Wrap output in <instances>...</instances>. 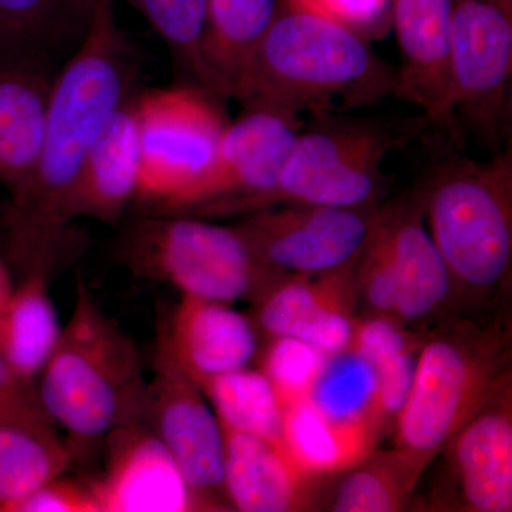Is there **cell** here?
Segmentation results:
<instances>
[{
  "instance_id": "obj_1",
  "label": "cell",
  "mask_w": 512,
  "mask_h": 512,
  "mask_svg": "<svg viewBox=\"0 0 512 512\" xmlns=\"http://www.w3.org/2000/svg\"><path fill=\"white\" fill-rule=\"evenodd\" d=\"M136 62L113 0H97L79 47L55 74L45 141L3 220L6 251L23 274L50 269L67 247L84 161L110 114L131 99Z\"/></svg>"
},
{
  "instance_id": "obj_2",
  "label": "cell",
  "mask_w": 512,
  "mask_h": 512,
  "mask_svg": "<svg viewBox=\"0 0 512 512\" xmlns=\"http://www.w3.org/2000/svg\"><path fill=\"white\" fill-rule=\"evenodd\" d=\"M397 69L369 39L296 0L278 15L231 87L242 109L299 119L343 114L396 96Z\"/></svg>"
},
{
  "instance_id": "obj_3",
  "label": "cell",
  "mask_w": 512,
  "mask_h": 512,
  "mask_svg": "<svg viewBox=\"0 0 512 512\" xmlns=\"http://www.w3.org/2000/svg\"><path fill=\"white\" fill-rule=\"evenodd\" d=\"M147 382L136 343L79 279L72 315L36 383L74 460L120 426L143 419Z\"/></svg>"
},
{
  "instance_id": "obj_4",
  "label": "cell",
  "mask_w": 512,
  "mask_h": 512,
  "mask_svg": "<svg viewBox=\"0 0 512 512\" xmlns=\"http://www.w3.org/2000/svg\"><path fill=\"white\" fill-rule=\"evenodd\" d=\"M420 197L454 293L484 298L505 288L512 264L511 144L485 161H443Z\"/></svg>"
},
{
  "instance_id": "obj_5",
  "label": "cell",
  "mask_w": 512,
  "mask_h": 512,
  "mask_svg": "<svg viewBox=\"0 0 512 512\" xmlns=\"http://www.w3.org/2000/svg\"><path fill=\"white\" fill-rule=\"evenodd\" d=\"M493 333L451 325L417 355L412 389L396 416V448L424 468L511 375L507 348Z\"/></svg>"
},
{
  "instance_id": "obj_6",
  "label": "cell",
  "mask_w": 512,
  "mask_h": 512,
  "mask_svg": "<svg viewBox=\"0 0 512 512\" xmlns=\"http://www.w3.org/2000/svg\"><path fill=\"white\" fill-rule=\"evenodd\" d=\"M120 256L133 274L183 295L231 303L258 301L288 278L269 268L237 227L190 215H151L127 229Z\"/></svg>"
},
{
  "instance_id": "obj_7",
  "label": "cell",
  "mask_w": 512,
  "mask_h": 512,
  "mask_svg": "<svg viewBox=\"0 0 512 512\" xmlns=\"http://www.w3.org/2000/svg\"><path fill=\"white\" fill-rule=\"evenodd\" d=\"M419 128L342 114L313 117L312 126L296 138L274 188L252 201L245 215L281 204L377 207L387 188L384 158L406 146Z\"/></svg>"
},
{
  "instance_id": "obj_8",
  "label": "cell",
  "mask_w": 512,
  "mask_h": 512,
  "mask_svg": "<svg viewBox=\"0 0 512 512\" xmlns=\"http://www.w3.org/2000/svg\"><path fill=\"white\" fill-rule=\"evenodd\" d=\"M221 99L195 84L153 89L133 99L140 181L136 204L156 212L208 170L229 120Z\"/></svg>"
},
{
  "instance_id": "obj_9",
  "label": "cell",
  "mask_w": 512,
  "mask_h": 512,
  "mask_svg": "<svg viewBox=\"0 0 512 512\" xmlns=\"http://www.w3.org/2000/svg\"><path fill=\"white\" fill-rule=\"evenodd\" d=\"M448 73L457 121L491 154L511 144L512 0H453Z\"/></svg>"
},
{
  "instance_id": "obj_10",
  "label": "cell",
  "mask_w": 512,
  "mask_h": 512,
  "mask_svg": "<svg viewBox=\"0 0 512 512\" xmlns=\"http://www.w3.org/2000/svg\"><path fill=\"white\" fill-rule=\"evenodd\" d=\"M301 127V120L278 111L244 109L229 121L200 180L151 215L242 217L252 201L274 188Z\"/></svg>"
},
{
  "instance_id": "obj_11",
  "label": "cell",
  "mask_w": 512,
  "mask_h": 512,
  "mask_svg": "<svg viewBox=\"0 0 512 512\" xmlns=\"http://www.w3.org/2000/svg\"><path fill=\"white\" fill-rule=\"evenodd\" d=\"M379 207L281 204L244 215L235 225L269 268L319 276L352 264L365 247Z\"/></svg>"
},
{
  "instance_id": "obj_12",
  "label": "cell",
  "mask_w": 512,
  "mask_h": 512,
  "mask_svg": "<svg viewBox=\"0 0 512 512\" xmlns=\"http://www.w3.org/2000/svg\"><path fill=\"white\" fill-rule=\"evenodd\" d=\"M143 420L170 451L201 511L229 507L220 420L200 386L160 352L147 382Z\"/></svg>"
},
{
  "instance_id": "obj_13",
  "label": "cell",
  "mask_w": 512,
  "mask_h": 512,
  "mask_svg": "<svg viewBox=\"0 0 512 512\" xmlns=\"http://www.w3.org/2000/svg\"><path fill=\"white\" fill-rule=\"evenodd\" d=\"M104 473L90 481L99 512L201 511L170 451L144 421L104 440Z\"/></svg>"
},
{
  "instance_id": "obj_14",
  "label": "cell",
  "mask_w": 512,
  "mask_h": 512,
  "mask_svg": "<svg viewBox=\"0 0 512 512\" xmlns=\"http://www.w3.org/2000/svg\"><path fill=\"white\" fill-rule=\"evenodd\" d=\"M453 0H392V25L399 43L396 97L423 117L458 136L448 73V36Z\"/></svg>"
},
{
  "instance_id": "obj_15",
  "label": "cell",
  "mask_w": 512,
  "mask_h": 512,
  "mask_svg": "<svg viewBox=\"0 0 512 512\" xmlns=\"http://www.w3.org/2000/svg\"><path fill=\"white\" fill-rule=\"evenodd\" d=\"M295 278L282 279L256 301V328L271 339L305 340L325 355L348 349L355 329L350 316L356 295L355 261L316 281Z\"/></svg>"
},
{
  "instance_id": "obj_16",
  "label": "cell",
  "mask_w": 512,
  "mask_h": 512,
  "mask_svg": "<svg viewBox=\"0 0 512 512\" xmlns=\"http://www.w3.org/2000/svg\"><path fill=\"white\" fill-rule=\"evenodd\" d=\"M157 352L200 386L249 366L258 352V328L231 303L183 295L158 336Z\"/></svg>"
},
{
  "instance_id": "obj_17",
  "label": "cell",
  "mask_w": 512,
  "mask_h": 512,
  "mask_svg": "<svg viewBox=\"0 0 512 512\" xmlns=\"http://www.w3.org/2000/svg\"><path fill=\"white\" fill-rule=\"evenodd\" d=\"M446 447L451 450L461 510L512 511L511 375Z\"/></svg>"
},
{
  "instance_id": "obj_18",
  "label": "cell",
  "mask_w": 512,
  "mask_h": 512,
  "mask_svg": "<svg viewBox=\"0 0 512 512\" xmlns=\"http://www.w3.org/2000/svg\"><path fill=\"white\" fill-rule=\"evenodd\" d=\"M375 231L389 254L397 285L394 320L421 322L439 313L454 295L453 279L424 224L420 194L379 208Z\"/></svg>"
},
{
  "instance_id": "obj_19",
  "label": "cell",
  "mask_w": 512,
  "mask_h": 512,
  "mask_svg": "<svg viewBox=\"0 0 512 512\" xmlns=\"http://www.w3.org/2000/svg\"><path fill=\"white\" fill-rule=\"evenodd\" d=\"M221 429L224 487L231 510L293 512L312 507L319 480L303 474L284 446L222 424Z\"/></svg>"
},
{
  "instance_id": "obj_20",
  "label": "cell",
  "mask_w": 512,
  "mask_h": 512,
  "mask_svg": "<svg viewBox=\"0 0 512 512\" xmlns=\"http://www.w3.org/2000/svg\"><path fill=\"white\" fill-rule=\"evenodd\" d=\"M138 181L140 141L131 97L110 114L87 154L73 195V220L116 224L136 201Z\"/></svg>"
},
{
  "instance_id": "obj_21",
  "label": "cell",
  "mask_w": 512,
  "mask_h": 512,
  "mask_svg": "<svg viewBox=\"0 0 512 512\" xmlns=\"http://www.w3.org/2000/svg\"><path fill=\"white\" fill-rule=\"evenodd\" d=\"M55 76L36 64L0 69V183L18 194L35 171L45 141Z\"/></svg>"
},
{
  "instance_id": "obj_22",
  "label": "cell",
  "mask_w": 512,
  "mask_h": 512,
  "mask_svg": "<svg viewBox=\"0 0 512 512\" xmlns=\"http://www.w3.org/2000/svg\"><path fill=\"white\" fill-rule=\"evenodd\" d=\"M382 427L326 417L309 396L284 409V448L306 476L320 480L348 473L372 456Z\"/></svg>"
},
{
  "instance_id": "obj_23",
  "label": "cell",
  "mask_w": 512,
  "mask_h": 512,
  "mask_svg": "<svg viewBox=\"0 0 512 512\" xmlns=\"http://www.w3.org/2000/svg\"><path fill=\"white\" fill-rule=\"evenodd\" d=\"M62 329L50 296L49 274L29 272L0 309V356L23 382L36 386Z\"/></svg>"
},
{
  "instance_id": "obj_24",
  "label": "cell",
  "mask_w": 512,
  "mask_h": 512,
  "mask_svg": "<svg viewBox=\"0 0 512 512\" xmlns=\"http://www.w3.org/2000/svg\"><path fill=\"white\" fill-rule=\"evenodd\" d=\"M281 8V0H207L202 57L221 100L231 99V87L242 72Z\"/></svg>"
},
{
  "instance_id": "obj_25",
  "label": "cell",
  "mask_w": 512,
  "mask_h": 512,
  "mask_svg": "<svg viewBox=\"0 0 512 512\" xmlns=\"http://www.w3.org/2000/svg\"><path fill=\"white\" fill-rule=\"evenodd\" d=\"M73 461L55 424H0V512H13L39 485L63 476Z\"/></svg>"
},
{
  "instance_id": "obj_26",
  "label": "cell",
  "mask_w": 512,
  "mask_h": 512,
  "mask_svg": "<svg viewBox=\"0 0 512 512\" xmlns=\"http://www.w3.org/2000/svg\"><path fill=\"white\" fill-rule=\"evenodd\" d=\"M222 426L284 446V407L262 370L242 369L200 384Z\"/></svg>"
},
{
  "instance_id": "obj_27",
  "label": "cell",
  "mask_w": 512,
  "mask_h": 512,
  "mask_svg": "<svg viewBox=\"0 0 512 512\" xmlns=\"http://www.w3.org/2000/svg\"><path fill=\"white\" fill-rule=\"evenodd\" d=\"M426 470L399 448L373 453L348 471L333 495L335 512H396L404 510Z\"/></svg>"
},
{
  "instance_id": "obj_28",
  "label": "cell",
  "mask_w": 512,
  "mask_h": 512,
  "mask_svg": "<svg viewBox=\"0 0 512 512\" xmlns=\"http://www.w3.org/2000/svg\"><path fill=\"white\" fill-rule=\"evenodd\" d=\"M309 399L329 419L382 427L384 419L379 407L375 367L350 346L326 356Z\"/></svg>"
},
{
  "instance_id": "obj_29",
  "label": "cell",
  "mask_w": 512,
  "mask_h": 512,
  "mask_svg": "<svg viewBox=\"0 0 512 512\" xmlns=\"http://www.w3.org/2000/svg\"><path fill=\"white\" fill-rule=\"evenodd\" d=\"M350 348L375 367L383 419L396 417L412 389L417 343L397 320L373 315L355 322Z\"/></svg>"
},
{
  "instance_id": "obj_30",
  "label": "cell",
  "mask_w": 512,
  "mask_h": 512,
  "mask_svg": "<svg viewBox=\"0 0 512 512\" xmlns=\"http://www.w3.org/2000/svg\"><path fill=\"white\" fill-rule=\"evenodd\" d=\"M70 23L80 22L63 0H0V69L20 64L49 67L50 47Z\"/></svg>"
},
{
  "instance_id": "obj_31",
  "label": "cell",
  "mask_w": 512,
  "mask_h": 512,
  "mask_svg": "<svg viewBox=\"0 0 512 512\" xmlns=\"http://www.w3.org/2000/svg\"><path fill=\"white\" fill-rule=\"evenodd\" d=\"M131 3L164 40L190 84L217 96L202 57L207 0H131Z\"/></svg>"
},
{
  "instance_id": "obj_32",
  "label": "cell",
  "mask_w": 512,
  "mask_h": 512,
  "mask_svg": "<svg viewBox=\"0 0 512 512\" xmlns=\"http://www.w3.org/2000/svg\"><path fill=\"white\" fill-rule=\"evenodd\" d=\"M326 355L305 340L272 338L262 357V372L274 386L282 407L309 396Z\"/></svg>"
},
{
  "instance_id": "obj_33",
  "label": "cell",
  "mask_w": 512,
  "mask_h": 512,
  "mask_svg": "<svg viewBox=\"0 0 512 512\" xmlns=\"http://www.w3.org/2000/svg\"><path fill=\"white\" fill-rule=\"evenodd\" d=\"M338 20L366 39L383 35L392 25V0H296Z\"/></svg>"
},
{
  "instance_id": "obj_34",
  "label": "cell",
  "mask_w": 512,
  "mask_h": 512,
  "mask_svg": "<svg viewBox=\"0 0 512 512\" xmlns=\"http://www.w3.org/2000/svg\"><path fill=\"white\" fill-rule=\"evenodd\" d=\"M13 512H99L89 483L52 478L26 495Z\"/></svg>"
},
{
  "instance_id": "obj_35",
  "label": "cell",
  "mask_w": 512,
  "mask_h": 512,
  "mask_svg": "<svg viewBox=\"0 0 512 512\" xmlns=\"http://www.w3.org/2000/svg\"><path fill=\"white\" fill-rule=\"evenodd\" d=\"M53 423L47 416L35 384L23 382L0 356V424Z\"/></svg>"
},
{
  "instance_id": "obj_36",
  "label": "cell",
  "mask_w": 512,
  "mask_h": 512,
  "mask_svg": "<svg viewBox=\"0 0 512 512\" xmlns=\"http://www.w3.org/2000/svg\"><path fill=\"white\" fill-rule=\"evenodd\" d=\"M63 2L66 3L67 9L72 12L74 18L86 26L97 0H63Z\"/></svg>"
},
{
  "instance_id": "obj_37",
  "label": "cell",
  "mask_w": 512,
  "mask_h": 512,
  "mask_svg": "<svg viewBox=\"0 0 512 512\" xmlns=\"http://www.w3.org/2000/svg\"><path fill=\"white\" fill-rule=\"evenodd\" d=\"M13 289H15V285H13L9 266L6 264L5 259L0 258V309L8 302Z\"/></svg>"
}]
</instances>
